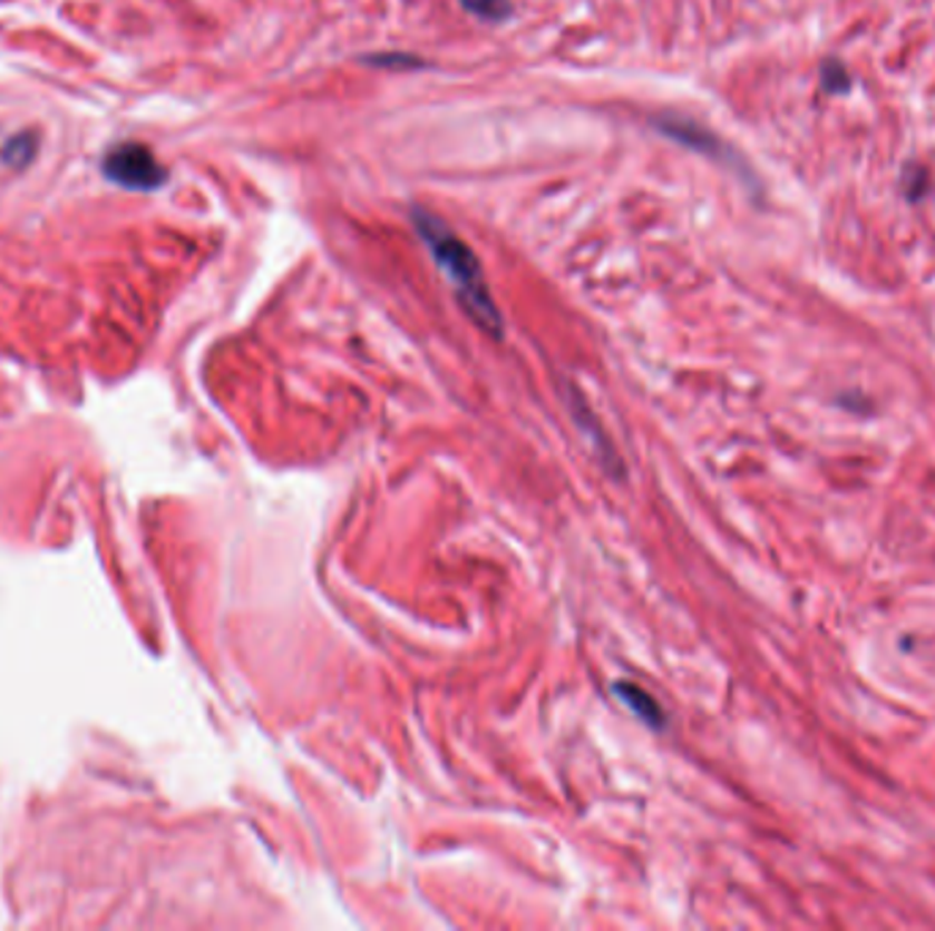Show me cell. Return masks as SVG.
Masks as SVG:
<instances>
[{"label": "cell", "mask_w": 935, "mask_h": 931, "mask_svg": "<svg viewBox=\"0 0 935 931\" xmlns=\"http://www.w3.org/2000/svg\"><path fill=\"white\" fill-rule=\"evenodd\" d=\"M820 85H824L826 94H846L850 88V75L840 60H826L824 69H820Z\"/></svg>", "instance_id": "8992f818"}, {"label": "cell", "mask_w": 935, "mask_h": 931, "mask_svg": "<svg viewBox=\"0 0 935 931\" xmlns=\"http://www.w3.org/2000/svg\"><path fill=\"white\" fill-rule=\"evenodd\" d=\"M903 184H906V195L910 199H919L922 195H925V189H927V173H925V167L908 165L906 173H903Z\"/></svg>", "instance_id": "ba28073f"}, {"label": "cell", "mask_w": 935, "mask_h": 931, "mask_svg": "<svg viewBox=\"0 0 935 931\" xmlns=\"http://www.w3.org/2000/svg\"><path fill=\"white\" fill-rule=\"evenodd\" d=\"M107 180L132 192H154L167 184V169L156 161L154 150L140 143H120L101 161Z\"/></svg>", "instance_id": "7a4b0ae2"}, {"label": "cell", "mask_w": 935, "mask_h": 931, "mask_svg": "<svg viewBox=\"0 0 935 931\" xmlns=\"http://www.w3.org/2000/svg\"><path fill=\"white\" fill-rule=\"evenodd\" d=\"M654 126L662 131V137H668V140L684 145V148H690V150H698V154L709 156V159L720 161V165L736 167V169L744 167V161L733 154L731 145L722 143L714 131H709L705 126L695 124V120L665 115V118H656Z\"/></svg>", "instance_id": "3957f363"}, {"label": "cell", "mask_w": 935, "mask_h": 931, "mask_svg": "<svg viewBox=\"0 0 935 931\" xmlns=\"http://www.w3.org/2000/svg\"><path fill=\"white\" fill-rule=\"evenodd\" d=\"M615 697L630 707V710H635L643 722H649L651 727H662V724H665V716H662L656 699L651 697L649 692H643V688L632 686V683H615Z\"/></svg>", "instance_id": "277c9868"}, {"label": "cell", "mask_w": 935, "mask_h": 931, "mask_svg": "<svg viewBox=\"0 0 935 931\" xmlns=\"http://www.w3.org/2000/svg\"><path fill=\"white\" fill-rule=\"evenodd\" d=\"M460 3L468 14L485 22H504L512 14L509 0H460Z\"/></svg>", "instance_id": "5b68a950"}, {"label": "cell", "mask_w": 935, "mask_h": 931, "mask_svg": "<svg viewBox=\"0 0 935 931\" xmlns=\"http://www.w3.org/2000/svg\"><path fill=\"white\" fill-rule=\"evenodd\" d=\"M364 63L378 66V69H421V60L413 56H402V52H383V56H367Z\"/></svg>", "instance_id": "52a82bcc"}, {"label": "cell", "mask_w": 935, "mask_h": 931, "mask_svg": "<svg viewBox=\"0 0 935 931\" xmlns=\"http://www.w3.org/2000/svg\"><path fill=\"white\" fill-rule=\"evenodd\" d=\"M410 225L419 233L421 244L432 254L440 274L451 282L462 310L485 334H504V317H500L496 301H493L490 287H487L485 271H481L479 257L470 249L466 241L455 233L438 214L413 205L410 208Z\"/></svg>", "instance_id": "6da1fadb"}, {"label": "cell", "mask_w": 935, "mask_h": 931, "mask_svg": "<svg viewBox=\"0 0 935 931\" xmlns=\"http://www.w3.org/2000/svg\"><path fill=\"white\" fill-rule=\"evenodd\" d=\"M33 148H36V143L30 140V137H20V140H14L9 145L6 159H9L14 167H22L26 161H30V156H33Z\"/></svg>", "instance_id": "9c48e42d"}]
</instances>
